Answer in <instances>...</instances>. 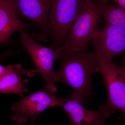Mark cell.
Masks as SVG:
<instances>
[{
    "instance_id": "5",
    "label": "cell",
    "mask_w": 125,
    "mask_h": 125,
    "mask_svg": "<svg viewBox=\"0 0 125 125\" xmlns=\"http://www.w3.org/2000/svg\"><path fill=\"white\" fill-rule=\"evenodd\" d=\"M101 65L108 96L106 102L99 109L106 119L117 110L120 111L125 125V68L111 61L101 62Z\"/></svg>"
},
{
    "instance_id": "2",
    "label": "cell",
    "mask_w": 125,
    "mask_h": 125,
    "mask_svg": "<svg viewBox=\"0 0 125 125\" xmlns=\"http://www.w3.org/2000/svg\"><path fill=\"white\" fill-rule=\"evenodd\" d=\"M102 1L87 0L82 13L72 27L64 45L60 48L68 51L89 49L93 36L103 23Z\"/></svg>"
},
{
    "instance_id": "14",
    "label": "cell",
    "mask_w": 125,
    "mask_h": 125,
    "mask_svg": "<svg viewBox=\"0 0 125 125\" xmlns=\"http://www.w3.org/2000/svg\"><path fill=\"white\" fill-rule=\"evenodd\" d=\"M103 2H107L109 0H112L117 2L118 5L125 9V0H101Z\"/></svg>"
},
{
    "instance_id": "7",
    "label": "cell",
    "mask_w": 125,
    "mask_h": 125,
    "mask_svg": "<svg viewBox=\"0 0 125 125\" xmlns=\"http://www.w3.org/2000/svg\"><path fill=\"white\" fill-rule=\"evenodd\" d=\"M18 17L29 20L39 27V33L30 34L34 41L47 42L51 33L48 15L52 0H13Z\"/></svg>"
},
{
    "instance_id": "17",
    "label": "cell",
    "mask_w": 125,
    "mask_h": 125,
    "mask_svg": "<svg viewBox=\"0 0 125 125\" xmlns=\"http://www.w3.org/2000/svg\"><path fill=\"white\" fill-rule=\"evenodd\" d=\"M4 57H0V62H1V61L4 59H5Z\"/></svg>"
},
{
    "instance_id": "18",
    "label": "cell",
    "mask_w": 125,
    "mask_h": 125,
    "mask_svg": "<svg viewBox=\"0 0 125 125\" xmlns=\"http://www.w3.org/2000/svg\"><path fill=\"white\" fill-rule=\"evenodd\" d=\"M31 125H34V123H35V121L31 120Z\"/></svg>"
},
{
    "instance_id": "3",
    "label": "cell",
    "mask_w": 125,
    "mask_h": 125,
    "mask_svg": "<svg viewBox=\"0 0 125 125\" xmlns=\"http://www.w3.org/2000/svg\"><path fill=\"white\" fill-rule=\"evenodd\" d=\"M87 0H52L48 18L51 33L50 47H62L72 27L82 13Z\"/></svg>"
},
{
    "instance_id": "8",
    "label": "cell",
    "mask_w": 125,
    "mask_h": 125,
    "mask_svg": "<svg viewBox=\"0 0 125 125\" xmlns=\"http://www.w3.org/2000/svg\"><path fill=\"white\" fill-rule=\"evenodd\" d=\"M91 42L101 63L111 61L125 52V30L106 23L94 34Z\"/></svg>"
},
{
    "instance_id": "16",
    "label": "cell",
    "mask_w": 125,
    "mask_h": 125,
    "mask_svg": "<svg viewBox=\"0 0 125 125\" xmlns=\"http://www.w3.org/2000/svg\"><path fill=\"white\" fill-rule=\"evenodd\" d=\"M121 65L122 67L125 68V55L123 57L121 61Z\"/></svg>"
},
{
    "instance_id": "13",
    "label": "cell",
    "mask_w": 125,
    "mask_h": 125,
    "mask_svg": "<svg viewBox=\"0 0 125 125\" xmlns=\"http://www.w3.org/2000/svg\"><path fill=\"white\" fill-rule=\"evenodd\" d=\"M13 66L14 65H9L7 66H5L0 64V79L11 71Z\"/></svg>"
},
{
    "instance_id": "4",
    "label": "cell",
    "mask_w": 125,
    "mask_h": 125,
    "mask_svg": "<svg viewBox=\"0 0 125 125\" xmlns=\"http://www.w3.org/2000/svg\"><path fill=\"white\" fill-rule=\"evenodd\" d=\"M19 43L23 47V51L27 52L32 59L35 69L31 70L34 75L38 73L46 81L45 89L48 93L54 94L57 92L55 83L56 73L54 70V62L59 60L61 54L60 48L55 49L38 44L31 37L27 30L19 31Z\"/></svg>"
},
{
    "instance_id": "19",
    "label": "cell",
    "mask_w": 125,
    "mask_h": 125,
    "mask_svg": "<svg viewBox=\"0 0 125 125\" xmlns=\"http://www.w3.org/2000/svg\"><path fill=\"white\" fill-rule=\"evenodd\" d=\"M3 125V124H1V125Z\"/></svg>"
},
{
    "instance_id": "10",
    "label": "cell",
    "mask_w": 125,
    "mask_h": 125,
    "mask_svg": "<svg viewBox=\"0 0 125 125\" xmlns=\"http://www.w3.org/2000/svg\"><path fill=\"white\" fill-rule=\"evenodd\" d=\"M61 107L70 119V125H94L99 118L104 117L100 109L93 111L87 109L71 97L66 98Z\"/></svg>"
},
{
    "instance_id": "1",
    "label": "cell",
    "mask_w": 125,
    "mask_h": 125,
    "mask_svg": "<svg viewBox=\"0 0 125 125\" xmlns=\"http://www.w3.org/2000/svg\"><path fill=\"white\" fill-rule=\"evenodd\" d=\"M60 49L61 67L56 73V82L69 85L73 89L71 97L83 104H88L94 95L92 75L101 73V63L98 57L89 49L68 51Z\"/></svg>"
},
{
    "instance_id": "6",
    "label": "cell",
    "mask_w": 125,
    "mask_h": 125,
    "mask_svg": "<svg viewBox=\"0 0 125 125\" xmlns=\"http://www.w3.org/2000/svg\"><path fill=\"white\" fill-rule=\"evenodd\" d=\"M66 98L57 97L54 94L48 93L44 89L22 97L20 101L12 104L11 109L12 122L19 125L27 123L28 118L31 120L36 118L45 110L52 107H61Z\"/></svg>"
},
{
    "instance_id": "11",
    "label": "cell",
    "mask_w": 125,
    "mask_h": 125,
    "mask_svg": "<svg viewBox=\"0 0 125 125\" xmlns=\"http://www.w3.org/2000/svg\"><path fill=\"white\" fill-rule=\"evenodd\" d=\"M25 74L32 77L30 71L23 69L22 64L14 65L11 71L0 79V94H14L23 97L24 93L28 92L25 84L29 80L22 79Z\"/></svg>"
},
{
    "instance_id": "9",
    "label": "cell",
    "mask_w": 125,
    "mask_h": 125,
    "mask_svg": "<svg viewBox=\"0 0 125 125\" xmlns=\"http://www.w3.org/2000/svg\"><path fill=\"white\" fill-rule=\"evenodd\" d=\"M37 28L34 24L26 23L19 19L13 0H0V44L14 46L16 43L10 40L14 33Z\"/></svg>"
},
{
    "instance_id": "20",
    "label": "cell",
    "mask_w": 125,
    "mask_h": 125,
    "mask_svg": "<svg viewBox=\"0 0 125 125\" xmlns=\"http://www.w3.org/2000/svg\"><path fill=\"white\" fill-rule=\"evenodd\" d=\"M111 125V124H110V125Z\"/></svg>"
},
{
    "instance_id": "12",
    "label": "cell",
    "mask_w": 125,
    "mask_h": 125,
    "mask_svg": "<svg viewBox=\"0 0 125 125\" xmlns=\"http://www.w3.org/2000/svg\"><path fill=\"white\" fill-rule=\"evenodd\" d=\"M102 15L106 23L125 30V9L102 1Z\"/></svg>"
},
{
    "instance_id": "15",
    "label": "cell",
    "mask_w": 125,
    "mask_h": 125,
    "mask_svg": "<svg viewBox=\"0 0 125 125\" xmlns=\"http://www.w3.org/2000/svg\"><path fill=\"white\" fill-rule=\"evenodd\" d=\"M105 118L101 117L96 122L94 125H105Z\"/></svg>"
}]
</instances>
